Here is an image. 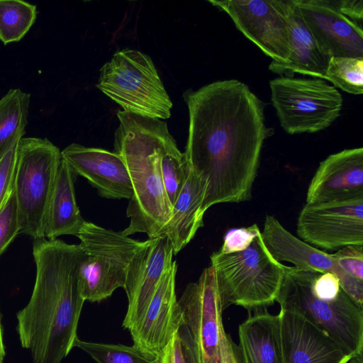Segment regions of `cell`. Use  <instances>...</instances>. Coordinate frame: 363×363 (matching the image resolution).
<instances>
[{
    "label": "cell",
    "instance_id": "1",
    "mask_svg": "<svg viewBox=\"0 0 363 363\" xmlns=\"http://www.w3.org/2000/svg\"><path fill=\"white\" fill-rule=\"evenodd\" d=\"M189 111L184 157L206 182V212L220 203L248 201L264 140L265 104L237 79L212 82L183 95Z\"/></svg>",
    "mask_w": 363,
    "mask_h": 363
},
{
    "label": "cell",
    "instance_id": "2",
    "mask_svg": "<svg viewBox=\"0 0 363 363\" xmlns=\"http://www.w3.org/2000/svg\"><path fill=\"white\" fill-rule=\"evenodd\" d=\"M36 265L28 304L16 314L19 340L33 363H62L74 347L84 299L79 269L84 252L58 239L34 240Z\"/></svg>",
    "mask_w": 363,
    "mask_h": 363
},
{
    "label": "cell",
    "instance_id": "3",
    "mask_svg": "<svg viewBox=\"0 0 363 363\" xmlns=\"http://www.w3.org/2000/svg\"><path fill=\"white\" fill-rule=\"evenodd\" d=\"M119 125L114 135V151L123 160L132 184L127 216L128 226L121 233H136L149 239L160 238L169 220L172 206L166 194L161 172V159L176 140L166 122L123 111L117 113Z\"/></svg>",
    "mask_w": 363,
    "mask_h": 363
},
{
    "label": "cell",
    "instance_id": "4",
    "mask_svg": "<svg viewBox=\"0 0 363 363\" xmlns=\"http://www.w3.org/2000/svg\"><path fill=\"white\" fill-rule=\"evenodd\" d=\"M223 311L230 305L262 311L272 305L289 266L276 260L261 233L245 250L211 255Z\"/></svg>",
    "mask_w": 363,
    "mask_h": 363
},
{
    "label": "cell",
    "instance_id": "5",
    "mask_svg": "<svg viewBox=\"0 0 363 363\" xmlns=\"http://www.w3.org/2000/svg\"><path fill=\"white\" fill-rule=\"evenodd\" d=\"M318 274L289 266L276 301L281 310L300 315L327 333L352 357L363 352V308L344 291L335 299L316 297L311 284Z\"/></svg>",
    "mask_w": 363,
    "mask_h": 363
},
{
    "label": "cell",
    "instance_id": "6",
    "mask_svg": "<svg viewBox=\"0 0 363 363\" xmlns=\"http://www.w3.org/2000/svg\"><path fill=\"white\" fill-rule=\"evenodd\" d=\"M96 86L123 111L160 120L171 116L172 102L155 65L140 51L116 52L101 68Z\"/></svg>",
    "mask_w": 363,
    "mask_h": 363
},
{
    "label": "cell",
    "instance_id": "7",
    "mask_svg": "<svg viewBox=\"0 0 363 363\" xmlns=\"http://www.w3.org/2000/svg\"><path fill=\"white\" fill-rule=\"evenodd\" d=\"M61 151L47 138H22L16 147L13 179L20 233L45 238L48 208Z\"/></svg>",
    "mask_w": 363,
    "mask_h": 363
},
{
    "label": "cell",
    "instance_id": "8",
    "mask_svg": "<svg viewBox=\"0 0 363 363\" xmlns=\"http://www.w3.org/2000/svg\"><path fill=\"white\" fill-rule=\"evenodd\" d=\"M77 237L84 256L79 269V284L84 301L100 302L123 288L128 270L145 241L85 220Z\"/></svg>",
    "mask_w": 363,
    "mask_h": 363
},
{
    "label": "cell",
    "instance_id": "9",
    "mask_svg": "<svg viewBox=\"0 0 363 363\" xmlns=\"http://www.w3.org/2000/svg\"><path fill=\"white\" fill-rule=\"evenodd\" d=\"M269 87L272 106L288 134L323 130L340 116L342 95L323 79L280 76Z\"/></svg>",
    "mask_w": 363,
    "mask_h": 363
},
{
    "label": "cell",
    "instance_id": "10",
    "mask_svg": "<svg viewBox=\"0 0 363 363\" xmlns=\"http://www.w3.org/2000/svg\"><path fill=\"white\" fill-rule=\"evenodd\" d=\"M225 11L236 28L272 61L290 55L288 0H209Z\"/></svg>",
    "mask_w": 363,
    "mask_h": 363
},
{
    "label": "cell",
    "instance_id": "11",
    "mask_svg": "<svg viewBox=\"0 0 363 363\" xmlns=\"http://www.w3.org/2000/svg\"><path fill=\"white\" fill-rule=\"evenodd\" d=\"M296 232L305 242L326 250L363 245V196L306 203Z\"/></svg>",
    "mask_w": 363,
    "mask_h": 363
},
{
    "label": "cell",
    "instance_id": "12",
    "mask_svg": "<svg viewBox=\"0 0 363 363\" xmlns=\"http://www.w3.org/2000/svg\"><path fill=\"white\" fill-rule=\"evenodd\" d=\"M178 301L199 363H220L223 311L213 268H205L198 281L186 286Z\"/></svg>",
    "mask_w": 363,
    "mask_h": 363
},
{
    "label": "cell",
    "instance_id": "13",
    "mask_svg": "<svg viewBox=\"0 0 363 363\" xmlns=\"http://www.w3.org/2000/svg\"><path fill=\"white\" fill-rule=\"evenodd\" d=\"M261 235L276 260L291 262L301 271L336 274L342 289L359 306L363 307V280L344 272L337 265L333 254L325 252L298 239L271 215L266 216Z\"/></svg>",
    "mask_w": 363,
    "mask_h": 363
},
{
    "label": "cell",
    "instance_id": "14",
    "mask_svg": "<svg viewBox=\"0 0 363 363\" xmlns=\"http://www.w3.org/2000/svg\"><path fill=\"white\" fill-rule=\"evenodd\" d=\"M177 269L174 261L160 279L143 315L129 330L133 346L149 354L160 355L183 324L175 292Z\"/></svg>",
    "mask_w": 363,
    "mask_h": 363
},
{
    "label": "cell",
    "instance_id": "15",
    "mask_svg": "<svg viewBox=\"0 0 363 363\" xmlns=\"http://www.w3.org/2000/svg\"><path fill=\"white\" fill-rule=\"evenodd\" d=\"M173 255L169 240L160 237L145 240L134 256L123 286L128 302L122 323L125 329L129 331L143 315L162 276L172 266Z\"/></svg>",
    "mask_w": 363,
    "mask_h": 363
},
{
    "label": "cell",
    "instance_id": "16",
    "mask_svg": "<svg viewBox=\"0 0 363 363\" xmlns=\"http://www.w3.org/2000/svg\"><path fill=\"white\" fill-rule=\"evenodd\" d=\"M320 48L329 57H363V30L330 0H294Z\"/></svg>",
    "mask_w": 363,
    "mask_h": 363
},
{
    "label": "cell",
    "instance_id": "17",
    "mask_svg": "<svg viewBox=\"0 0 363 363\" xmlns=\"http://www.w3.org/2000/svg\"><path fill=\"white\" fill-rule=\"evenodd\" d=\"M74 174L84 177L99 194L112 199H130L133 187L122 157L115 152L72 143L61 151Z\"/></svg>",
    "mask_w": 363,
    "mask_h": 363
},
{
    "label": "cell",
    "instance_id": "18",
    "mask_svg": "<svg viewBox=\"0 0 363 363\" xmlns=\"http://www.w3.org/2000/svg\"><path fill=\"white\" fill-rule=\"evenodd\" d=\"M363 196V148L345 149L322 161L307 191L306 203Z\"/></svg>",
    "mask_w": 363,
    "mask_h": 363
},
{
    "label": "cell",
    "instance_id": "19",
    "mask_svg": "<svg viewBox=\"0 0 363 363\" xmlns=\"http://www.w3.org/2000/svg\"><path fill=\"white\" fill-rule=\"evenodd\" d=\"M284 363H348V356L327 333L300 315L279 313Z\"/></svg>",
    "mask_w": 363,
    "mask_h": 363
},
{
    "label": "cell",
    "instance_id": "20",
    "mask_svg": "<svg viewBox=\"0 0 363 363\" xmlns=\"http://www.w3.org/2000/svg\"><path fill=\"white\" fill-rule=\"evenodd\" d=\"M290 55L284 63L271 62L269 69L280 76L294 73L325 80L330 59L318 46L294 0H288Z\"/></svg>",
    "mask_w": 363,
    "mask_h": 363
},
{
    "label": "cell",
    "instance_id": "21",
    "mask_svg": "<svg viewBox=\"0 0 363 363\" xmlns=\"http://www.w3.org/2000/svg\"><path fill=\"white\" fill-rule=\"evenodd\" d=\"M206 189L205 180L189 167L186 182L172 206L170 218L160 236L169 240L174 255L180 252L203 225Z\"/></svg>",
    "mask_w": 363,
    "mask_h": 363
},
{
    "label": "cell",
    "instance_id": "22",
    "mask_svg": "<svg viewBox=\"0 0 363 363\" xmlns=\"http://www.w3.org/2000/svg\"><path fill=\"white\" fill-rule=\"evenodd\" d=\"M238 337L242 363H284L279 314L255 311L239 325Z\"/></svg>",
    "mask_w": 363,
    "mask_h": 363
},
{
    "label": "cell",
    "instance_id": "23",
    "mask_svg": "<svg viewBox=\"0 0 363 363\" xmlns=\"http://www.w3.org/2000/svg\"><path fill=\"white\" fill-rule=\"evenodd\" d=\"M74 174L62 158L47 212V239H57L62 235L77 236L85 222L77 204Z\"/></svg>",
    "mask_w": 363,
    "mask_h": 363
},
{
    "label": "cell",
    "instance_id": "24",
    "mask_svg": "<svg viewBox=\"0 0 363 363\" xmlns=\"http://www.w3.org/2000/svg\"><path fill=\"white\" fill-rule=\"evenodd\" d=\"M30 99L29 94L13 89L0 99V159L26 133Z\"/></svg>",
    "mask_w": 363,
    "mask_h": 363
},
{
    "label": "cell",
    "instance_id": "25",
    "mask_svg": "<svg viewBox=\"0 0 363 363\" xmlns=\"http://www.w3.org/2000/svg\"><path fill=\"white\" fill-rule=\"evenodd\" d=\"M37 9L21 0H0V40L4 43L21 40L33 25Z\"/></svg>",
    "mask_w": 363,
    "mask_h": 363
},
{
    "label": "cell",
    "instance_id": "26",
    "mask_svg": "<svg viewBox=\"0 0 363 363\" xmlns=\"http://www.w3.org/2000/svg\"><path fill=\"white\" fill-rule=\"evenodd\" d=\"M74 347L86 352L96 363H160V355L149 354L133 345L87 342L77 337Z\"/></svg>",
    "mask_w": 363,
    "mask_h": 363
},
{
    "label": "cell",
    "instance_id": "27",
    "mask_svg": "<svg viewBox=\"0 0 363 363\" xmlns=\"http://www.w3.org/2000/svg\"><path fill=\"white\" fill-rule=\"evenodd\" d=\"M325 79L351 94L363 93V57H332Z\"/></svg>",
    "mask_w": 363,
    "mask_h": 363
},
{
    "label": "cell",
    "instance_id": "28",
    "mask_svg": "<svg viewBox=\"0 0 363 363\" xmlns=\"http://www.w3.org/2000/svg\"><path fill=\"white\" fill-rule=\"evenodd\" d=\"M189 167L176 141L166 150L161 159L162 182L169 202L172 208L189 173Z\"/></svg>",
    "mask_w": 363,
    "mask_h": 363
},
{
    "label": "cell",
    "instance_id": "29",
    "mask_svg": "<svg viewBox=\"0 0 363 363\" xmlns=\"http://www.w3.org/2000/svg\"><path fill=\"white\" fill-rule=\"evenodd\" d=\"M19 233L18 208L13 184L9 196L0 209V256Z\"/></svg>",
    "mask_w": 363,
    "mask_h": 363
},
{
    "label": "cell",
    "instance_id": "30",
    "mask_svg": "<svg viewBox=\"0 0 363 363\" xmlns=\"http://www.w3.org/2000/svg\"><path fill=\"white\" fill-rule=\"evenodd\" d=\"M261 231L257 224L249 227L230 229L225 235L223 244L218 251L231 254L246 250Z\"/></svg>",
    "mask_w": 363,
    "mask_h": 363
},
{
    "label": "cell",
    "instance_id": "31",
    "mask_svg": "<svg viewBox=\"0 0 363 363\" xmlns=\"http://www.w3.org/2000/svg\"><path fill=\"white\" fill-rule=\"evenodd\" d=\"M334 258L337 265L347 274L363 280V245H350L341 247Z\"/></svg>",
    "mask_w": 363,
    "mask_h": 363
},
{
    "label": "cell",
    "instance_id": "32",
    "mask_svg": "<svg viewBox=\"0 0 363 363\" xmlns=\"http://www.w3.org/2000/svg\"><path fill=\"white\" fill-rule=\"evenodd\" d=\"M17 145L0 159V209L13 187Z\"/></svg>",
    "mask_w": 363,
    "mask_h": 363
},
{
    "label": "cell",
    "instance_id": "33",
    "mask_svg": "<svg viewBox=\"0 0 363 363\" xmlns=\"http://www.w3.org/2000/svg\"><path fill=\"white\" fill-rule=\"evenodd\" d=\"M312 293L323 299H335L343 291L336 274L331 272L318 273L311 284Z\"/></svg>",
    "mask_w": 363,
    "mask_h": 363
},
{
    "label": "cell",
    "instance_id": "34",
    "mask_svg": "<svg viewBox=\"0 0 363 363\" xmlns=\"http://www.w3.org/2000/svg\"><path fill=\"white\" fill-rule=\"evenodd\" d=\"M330 1L342 14L362 27V0H330Z\"/></svg>",
    "mask_w": 363,
    "mask_h": 363
},
{
    "label": "cell",
    "instance_id": "35",
    "mask_svg": "<svg viewBox=\"0 0 363 363\" xmlns=\"http://www.w3.org/2000/svg\"><path fill=\"white\" fill-rule=\"evenodd\" d=\"M160 363H186L179 330L162 351Z\"/></svg>",
    "mask_w": 363,
    "mask_h": 363
},
{
    "label": "cell",
    "instance_id": "36",
    "mask_svg": "<svg viewBox=\"0 0 363 363\" xmlns=\"http://www.w3.org/2000/svg\"><path fill=\"white\" fill-rule=\"evenodd\" d=\"M220 363H242L238 346L225 330L221 335Z\"/></svg>",
    "mask_w": 363,
    "mask_h": 363
},
{
    "label": "cell",
    "instance_id": "37",
    "mask_svg": "<svg viewBox=\"0 0 363 363\" xmlns=\"http://www.w3.org/2000/svg\"><path fill=\"white\" fill-rule=\"evenodd\" d=\"M5 357V347L3 340L2 326L0 316V363H3Z\"/></svg>",
    "mask_w": 363,
    "mask_h": 363
},
{
    "label": "cell",
    "instance_id": "38",
    "mask_svg": "<svg viewBox=\"0 0 363 363\" xmlns=\"http://www.w3.org/2000/svg\"><path fill=\"white\" fill-rule=\"evenodd\" d=\"M362 354H363V352H361L359 353H357V354L353 355L349 360L348 363H363Z\"/></svg>",
    "mask_w": 363,
    "mask_h": 363
}]
</instances>
